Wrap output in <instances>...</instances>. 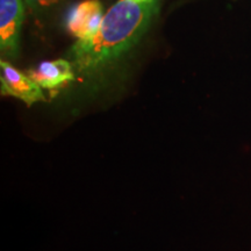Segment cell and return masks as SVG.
Returning <instances> with one entry per match:
<instances>
[{
  "label": "cell",
  "instance_id": "6",
  "mask_svg": "<svg viewBox=\"0 0 251 251\" xmlns=\"http://www.w3.org/2000/svg\"><path fill=\"white\" fill-rule=\"evenodd\" d=\"M61 1L62 0H25V4L30 9L31 13L42 14Z\"/></svg>",
  "mask_w": 251,
  "mask_h": 251
},
{
  "label": "cell",
  "instance_id": "1",
  "mask_svg": "<svg viewBox=\"0 0 251 251\" xmlns=\"http://www.w3.org/2000/svg\"><path fill=\"white\" fill-rule=\"evenodd\" d=\"M162 0H118L103 15L92 39L77 41L70 50L75 72L90 76L106 70L143 39Z\"/></svg>",
  "mask_w": 251,
  "mask_h": 251
},
{
  "label": "cell",
  "instance_id": "3",
  "mask_svg": "<svg viewBox=\"0 0 251 251\" xmlns=\"http://www.w3.org/2000/svg\"><path fill=\"white\" fill-rule=\"evenodd\" d=\"M100 0H84L71 8L67 18V28L77 41H86L98 33L103 19Z\"/></svg>",
  "mask_w": 251,
  "mask_h": 251
},
{
  "label": "cell",
  "instance_id": "4",
  "mask_svg": "<svg viewBox=\"0 0 251 251\" xmlns=\"http://www.w3.org/2000/svg\"><path fill=\"white\" fill-rule=\"evenodd\" d=\"M0 81H1V93L20 99L28 106L37 101H45V94L42 89L37 85L28 75L24 74L11 63L1 59L0 61Z\"/></svg>",
  "mask_w": 251,
  "mask_h": 251
},
{
  "label": "cell",
  "instance_id": "5",
  "mask_svg": "<svg viewBox=\"0 0 251 251\" xmlns=\"http://www.w3.org/2000/svg\"><path fill=\"white\" fill-rule=\"evenodd\" d=\"M74 65L67 59H55L41 63L29 71L28 76L42 90L56 91L75 80Z\"/></svg>",
  "mask_w": 251,
  "mask_h": 251
},
{
  "label": "cell",
  "instance_id": "2",
  "mask_svg": "<svg viewBox=\"0 0 251 251\" xmlns=\"http://www.w3.org/2000/svg\"><path fill=\"white\" fill-rule=\"evenodd\" d=\"M25 0H0V50L6 58L19 54L20 31L25 17Z\"/></svg>",
  "mask_w": 251,
  "mask_h": 251
}]
</instances>
